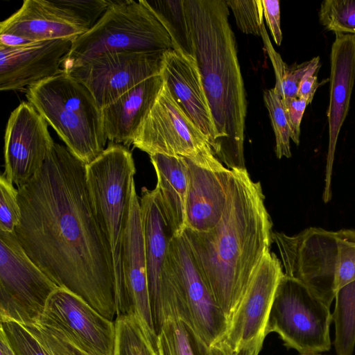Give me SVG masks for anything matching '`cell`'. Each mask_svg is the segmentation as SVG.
<instances>
[{
  "instance_id": "1",
  "label": "cell",
  "mask_w": 355,
  "mask_h": 355,
  "mask_svg": "<svg viewBox=\"0 0 355 355\" xmlns=\"http://www.w3.org/2000/svg\"><path fill=\"white\" fill-rule=\"evenodd\" d=\"M17 190L21 220L14 233L25 252L58 287L114 322L112 257L91 200L86 164L54 143L40 172Z\"/></svg>"
},
{
  "instance_id": "2",
  "label": "cell",
  "mask_w": 355,
  "mask_h": 355,
  "mask_svg": "<svg viewBox=\"0 0 355 355\" xmlns=\"http://www.w3.org/2000/svg\"><path fill=\"white\" fill-rule=\"evenodd\" d=\"M227 202L215 227L182 234L214 300L228 320L272 243V223L259 182L230 170Z\"/></svg>"
},
{
  "instance_id": "3",
  "label": "cell",
  "mask_w": 355,
  "mask_h": 355,
  "mask_svg": "<svg viewBox=\"0 0 355 355\" xmlns=\"http://www.w3.org/2000/svg\"><path fill=\"white\" fill-rule=\"evenodd\" d=\"M196 59L216 130L212 151L230 170L244 169L245 91L224 0H184Z\"/></svg>"
},
{
  "instance_id": "4",
  "label": "cell",
  "mask_w": 355,
  "mask_h": 355,
  "mask_svg": "<svg viewBox=\"0 0 355 355\" xmlns=\"http://www.w3.org/2000/svg\"><path fill=\"white\" fill-rule=\"evenodd\" d=\"M286 276L294 278L330 307L337 291L355 280V230L309 227L288 236L273 232Z\"/></svg>"
},
{
  "instance_id": "5",
  "label": "cell",
  "mask_w": 355,
  "mask_h": 355,
  "mask_svg": "<svg viewBox=\"0 0 355 355\" xmlns=\"http://www.w3.org/2000/svg\"><path fill=\"white\" fill-rule=\"evenodd\" d=\"M26 96L68 149L86 165L105 149L101 109L90 91L62 71L26 89Z\"/></svg>"
},
{
  "instance_id": "6",
  "label": "cell",
  "mask_w": 355,
  "mask_h": 355,
  "mask_svg": "<svg viewBox=\"0 0 355 355\" xmlns=\"http://www.w3.org/2000/svg\"><path fill=\"white\" fill-rule=\"evenodd\" d=\"M135 173L131 152L124 146L113 143L86 165L87 182L95 214L112 254L117 316L126 315L123 243Z\"/></svg>"
},
{
  "instance_id": "7",
  "label": "cell",
  "mask_w": 355,
  "mask_h": 355,
  "mask_svg": "<svg viewBox=\"0 0 355 355\" xmlns=\"http://www.w3.org/2000/svg\"><path fill=\"white\" fill-rule=\"evenodd\" d=\"M171 49L169 33L145 0H111L98 22L74 39L62 68L107 53Z\"/></svg>"
},
{
  "instance_id": "8",
  "label": "cell",
  "mask_w": 355,
  "mask_h": 355,
  "mask_svg": "<svg viewBox=\"0 0 355 355\" xmlns=\"http://www.w3.org/2000/svg\"><path fill=\"white\" fill-rule=\"evenodd\" d=\"M329 307L298 280L282 277L277 288L266 334H277L284 345L300 353L316 354L331 348Z\"/></svg>"
},
{
  "instance_id": "9",
  "label": "cell",
  "mask_w": 355,
  "mask_h": 355,
  "mask_svg": "<svg viewBox=\"0 0 355 355\" xmlns=\"http://www.w3.org/2000/svg\"><path fill=\"white\" fill-rule=\"evenodd\" d=\"M132 144L149 155L181 156L212 171L227 168L214 155L205 135L177 104L164 82Z\"/></svg>"
},
{
  "instance_id": "10",
  "label": "cell",
  "mask_w": 355,
  "mask_h": 355,
  "mask_svg": "<svg viewBox=\"0 0 355 355\" xmlns=\"http://www.w3.org/2000/svg\"><path fill=\"white\" fill-rule=\"evenodd\" d=\"M58 288L27 255L14 232L0 231L1 321L39 322Z\"/></svg>"
},
{
  "instance_id": "11",
  "label": "cell",
  "mask_w": 355,
  "mask_h": 355,
  "mask_svg": "<svg viewBox=\"0 0 355 355\" xmlns=\"http://www.w3.org/2000/svg\"><path fill=\"white\" fill-rule=\"evenodd\" d=\"M139 198L149 298L154 329L157 335L168 318H179V300L168 255V243L173 235L155 190L143 187Z\"/></svg>"
},
{
  "instance_id": "12",
  "label": "cell",
  "mask_w": 355,
  "mask_h": 355,
  "mask_svg": "<svg viewBox=\"0 0 355 355\" xmlns=\"http://www.w3.org/2000/svg\"><path fill=\"white\" fill-rule=\"evenodd\" d=\"M284 275L279 259L267 252L229 319L223 341L234 355H259L274 296Z\"/></svg>"
},
{
  "instance_id": "13",
  "label": "cell",
  "mask_w": 355,
  "mask_h": 355,
  "mask_svg": "<svg viewBox=\"0 0 355 355\" xmlns=\"http://www.w3.org/2000/svg\"><path fill=\"white\" fill-rule=\"evenodd\" d=\"M168 255L179 300V318L211 347L223 340L228 318L214 300L182 236H172Z\"/></svg>"
},
{
  "instance_id": "14",
  "label": "cell",
  "mask_w": 355,
  "mask_h": 355,
  "mask_svg": "<svg viewBox=\"0 0 355 355\" xmlns=\"http://www.w3.org/2000/svg\"><path fill=\"white\" fill-rule=\"evenodd\" d=\"M165 51L107 53L63 71L82 83L102 110L143 80L161 74Z\"/></svg>"
},
{
  "instance_id": "15",
  "label": "cell",
  "mask_w": 355,
  "mask_h": 355,
  "mask_svg": "<svg viewBox=\"0 0 355 355\" xmlns=\"http://www.w3.org/2000/svg\"><path fill=\"white\" fill-rule=\"evenodd\" d=\"M39 322L89 355H114V322L66 288L59 287L51 295Z\"/></svg>"
},
{
  "instance_id": "16",
  "label": "cell",
  "mask_w": 355,
  "mask_h": 355,
  "mask_svg": "<svg viewBox=\"0 0 355 355\" xmlns=\"http://www.w3.org/2000/svg\"><path fill=\"white\" fill-rule=\"evenodd\" d=\"M54 143L46 121L30 103L22 102L6 125L3 175L17 188L27 184L42 170Z\"/></svg>"
},
{
  "instance_id": "17",
  "label": "cell",
  "mask_w": 355,
  "mask_h": 355,
  "mask_svg": "<svg viewBox=\"0 0 355 355\" xmlns=\"http://www.w3.org/2000/svg\"><path fill=\"white\" fill-rule=\"evenodd\" d=\"M122 259L126 315L135 316L145 334L157 346L149 298L140 198L135 182L123 238Z\"/></svg>"
},
{
  "instance_id": "18",
  "label": "cell",
  "mask_w": 355,
  "mask_h": 355,
  "mask_svg": "<svg viewBox=\"0 0 355 355\" xmlns=\"http://www.w3.org/2000/svg\"><path fill=\"white\" fill-rule=\"evenodd\" d=\"M74 39H57L17 46L0 44V89H26L62 72Z\"/></svg>"
},
{
  "instance_id": "19",
  "label": "cell",
  "mask_w": 355,
  "mask_h": 355,
  "mask_svg": "<svg viewBox=\"0 0 355 355\" xmlns=\"http://www.w3.org/2000/svg\"><path fill=\"white\" fill-rule=\"evenodd\" d=\"M329 104L327 112L329 146L322 199L332 197L331 177L338 135L348 114L355 81V36L335 33L330 54Z\"/></svg>"
},
{
  "instance_id": "20",
  "label": "cell",
  "mask_w": 355,
  "mask_h": 355,
  "mask_svg": "<svg viewBox=\"0 0 355 355\" xmlns=\"http://www.w3.org/2000/svg\"><path fill=\"white\" fill-rule=\"evenodd\" d=\"M161 75L177 104L205 135L212 150L216 130L196 59L174 49L166 51Z\"/></svg>"
},
{
  "instance_id": "21",
  "label": "cell",
  "mask_w": 355,
  "mask_h": 355,
  "mask_svg": "<svg viewBox=\"0 0 355 355\" xmlns=\"http://www.w3.org/2000/svg\"><path fill=\"white\" fill-rule=\"evenodd\" d=\"M185 161L188 180L185 228L207 232L216 226L225 210L231 171H212L187 158Z\"/></svg>"
},
{
  "instance_id": "22",
  "label": "cell",
  "mask_w": 355,
  "mask_h": 355,
  "mask_svg": "<svg viewBox=\"0 0 355 355\" xmlns=\"http://www.w3.org/2000/svg\"><path fill=\"white\" fill-rule=\"evenodd\" d=\"M85 31L67 20L46 0H24L16 12L0 23V44L17 46L57 39H76Z\"/></svg>"
},
{
  "instance_id": "23",
  "label": "cell",
  "mask_w": 355,
  "mask_h": 355,
  "mask_svg": "<svg viewBox=\"0 0 355 355\" xmlns=\"http://www.w3.org/2000/svg\"><path fill=\"white\" fill-rule=\"evenodd\" d=\"M164 85L161 74L139 83L101 110L104 132L113 144H132Z\"/></svg>"
},
{
  "instance_id": "24",
  "label": "cell",
  "mask_w": 355,
  "mask_h": 355,
  "mask_svg": "<svg viewBox=\"0 0 355 355\" xmlns=\"http://www.w3.org/2000/svg\"><path fill=\"white\" fill-rule=\"evenodd\" d=\"M157 175L154 189L173 236H180L185 229V202L187 170L185 158L163 154L150 155Z\"/></svg>"
},
{
  "instance_id": "25",
  "label": "cell",
  "mask_w": 355,
  "mask_h": 355,
  "mask_svg": "<svg viewBox=\"0 0 355 355\" xmlns=\"http://www.w3.org/2000/svg\"><path fill=\"white\" fill-rule=\"evenodd\" d=\"M1 331L16 355H89L58 330L40 322L22 324L1 321Z\"/></svg>"
},
{
  "instance_id": "26",
  "label": "cell",
  "mask_w": 355,
  "mask_h": 355,
  "mask_svg": "<svg viewBox=\"0 0 355 355\" xmlns=\"http://www.w3.org/2000/svg\"><path fill=\"white\" fill-rule=\"evenodd\" d=\"M158 355H210L209 347L185 321L168 318L157 335Z\"/></svg>"
},
{
  "instance_id": "27",
  "label": "cell",
  "mask_w": 355,
  "mask_h": 355,
  "mask_svg": "<svg viewBox=\"0 0 355 355\" xmlns=\"http://www.w3.org/2000/svg\"><path fill=\"white\" fill-rule=\"evenodd\" d=\"M332 320L337 355H352L355 346V280L339 288L335 296Z\"/></svg>"
},
{
  "instance_id": "28",
  "label": "cell",
  "mask_w": 355,
  "mask_h": 355,
  "mask_svg": "<svg viewBox=\"0 0 355 355\" xmlns=\"http://www.w3.org/2000/svg\"><path fill=\"white\" fill-rule=\"evenodd\" d=\"M145 2L169 33L173 49L193 56L184 0H145Z\"/></svg>"
},
{
  "instance_id": "29",
  "label": "cell",
  "mask_w": 355,
  "mask_h": 355,
  "mask_svg": "<svg viewBox=\"0 0 355 355\" xmlns=\"http://www.w3.org/2000/svg\"><path fill=\"white\" fill-rule=\"evenodd\" d=\"M116 338L114 355H158L137 319L121 315L114 321Z\"/></svg>"
},
{
  "instance_id": "30",
  "label": "cell",
  "mask_w": 355,
  "mask_h": 355,
  "mask_svg": "<svg viewBox=\"0 0 355 355\" xmlns=\"http://www.w3.org/2000/svg\"><path fill=\"white\" fill-rule=\"evenodd\" d=\"M110 1L54 0L46 1V3L67 20L87 32L101 19L110 6Z\"/></svg>"
},
{
  "instance_id": "31",
  "label": "cell",
  "mask_w": 355,
  "mask_h": 355,
  "mask_svg": "<svg viewBox=\"0 0 355 355\" xmlns=\"http://www.w3.org/2000/svg\"><path fill=\"white\" fill-rule=\"evenodd\" d=\"M263 100L275 136L276 156L279 159L289 158L291 157V131L282 96L273 87L264 92Z\"/></svg>"
},
{
  "instance_id": "32",
  "label": "cell",
  "mask_w": 355,
  "mask_h": 355,
  "mask_svg": "<svg viewBox=\"0 0 355 355\" xmlns=\"http://www.w3.org/2000/svg\"><path fill=\"white\" fill-rule=\"evenodd\" d=\"M318 17L326 30L355 36V0L323 1Z\"/></svg>"
},
{
  "instance_id": "33",
  "label": "cell",
  "mask_w": 355,
  "mask_h": 355,
  "mask_svg": "<svg viewBox=\"0 0 355 355\" xmlns=\"http://www.w3.org/2000/svg\"><path fill=\"white\" fill-rule=\"evenodd\" d=\"M234 14L239 28L245 34L261 36L263 24L262 0L225 1Z\"/></svg>"
},
{
  "instance_id": "34",
  "label": "cell",
  "mask_w": 355,
  "mask_h": 355,
  "mask_svg": "<svg viewBox=\"0 0 355 355\" xmlns=\"http://www.w3.org/2000/svg\"><path fill=\"white\" fill-rule=\"evenodd\" d=\"M20 220L18 190L2 174L0 178V231L14 232Z\"/></svg>"
},
{
  "instance_id": "35",
  "label": "cell",
  "mask_w": 355,
  "mask_h": 355,
  "mask_svg": "<svg viewBox=\"0 0 355 355\" xmlns=\"http://www.w3.org/2000/svg\"><path fill=\"white\" fill-rule=\"evenodd\" d=\"M320 66L319 56L301 64H286L279 85L274 87L282 96L283 102L286 103L297 97L298 87L303 78L309 73H318Z\"/></svg>"
},
{
  "instance_id": "36",
  "label": "cell",
  "mask_w": 355,
  "mask_h": 355,
  "mask_svg": "<svg viewBox=\"0 0 355 355\" xmlns=\"http://www.w3.org/2000/svg\"><path fill=\"white\" fill-rule=\"evenodd\" d=\"M283 103L291 131V139L296 145H299L301 121L309 103L306 101L298 97Z\"/></svg>"
},
{
  "instance_id": "37",
  "label": "cell",
  "mask_w": 355,
  "mask_h": 355,
  "mask_svg": "<svg viewBox=\"0 0 355 355\" xmlns=\"http://www.w3.org/2000/svg\"><path fill=\"white\" fill-rule=\"evenodd\" d=\"M263 16L271 35L277 46L282 41V32L280 24V6L278 0H262Z\"/></svg>"
},
{
  "instance_id": "38",
  "label": "cell",
  "mask_w": 355,
  "mask_h": 355,
  "mask_svg": "<svg viewBox=\"0 0 355 355\" xmlns=\"http://www.w3.org/2000/svg\"><path fill=\"white\" fill-rule=\"evenodd\" d=\"M329 80L328 78L318 82L317 73L307 74L300 83L297 97L306 101L309 104L311 103L318 88Z\"/></svg>"
},
{
  "instance_id": "39",
  "label": "cell",
  "mask_w": 355,
  "mask_h": 355,
  "mask_svg": "<svg viewBox=\"0 0 355 355\" xmlns=\"http://www.w3.org/2000/svg\"><path fill=\"white\" fill-rule=\"evenodd\" d=\"M210 355H234L230 347L221 341L210 347Z\"/></svg>"
},
{
  "instance_id": "40",
  "label": "cell",
  "mask_w": 355,
  "mask_h": 355,
  "mask_svg": "<svg viewBox=\"0 0 355 355\" xmlns=\"http://www.w3.org/2000/svg\"><path fill=\"white\" fill-rule=\"evenodd\" d=\"M0 332V355H16L4 334Z\"/></svg>"
},
{
  "instance_id": "41",
  "label": "cell",
  "mask_w": 355,
  "mask_h": 355,
  "mask_svg": "<svg viewBox=\"0 0 355 355\" xmlns=\"http://www.w3.org/2000/svg\"><path fill=\"white\" fill-rule=\"evenodd\" d=\"M300 355H322L319 353H316V354H300Z\"/></svg>"
}]
</instances>
